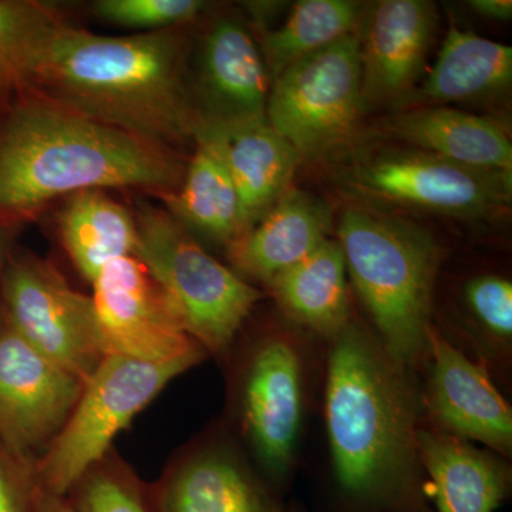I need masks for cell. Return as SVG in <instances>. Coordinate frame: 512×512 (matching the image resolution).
Masks as SVG:
<instances>
[{
  "label": "cell",
  "mask_w": 512,
  "mask_h": 512,
  "mask_svg": "<svg viewBox=\"0 0 512 512\" xmlns=\"http://www.w3.org/2000/svg\"><path fill=\"white\" fill-rule=\"evenodd\" d=\"M325 423L346 512H434L419 443L420 376L352 318L328 340Z\"/></svg>",
  "instance_id": "obj_1"
},
{
  "label": "cell",
  "mask_w": 512,
  "mask_h": 512,
  "mask_svg": "<svg viewBox=\"0 0 512 512\" xmlns=\"http://www.w3.org/2000/svg\"><path fill=\"white\" fill-rule=\"evenodd\" d=\"M184 170L173 150L77 113L36 90L0 99V229L63 195L104 188L173 194Z\"/></svg>",
  "instance_id": "obj_2"
},
{
  "label": "cell",
  "mask_w": 512,
  "mask_h": 512,
  "mask_svg": "<svg viewBox=\"0 0 512 512\" xmlns=\"http://www.w3.org/2000/svg\"><path fill=\"white\" fill-rule=\"evenodd\" d=\"M187 47L175 29L101 36L60 20L28 86L90 119L170 147L200 119L187 86Z\"/></svg>",
  "instance_id": "obj_3"
},
{
  "label": "cell",
  "mask_w": 512,
  "mask_h": 512,
  "mask_svg": "<svg viewBox=\"0 0 512 512\" xmlns=\"http://www.w3.org/2000/svg\"><path fill=\"white\" fill-rule=\"evenodd\" d=\"M338 242L369 328L420 376L429 359L427 333L444 256L440 242L420 225L359 204L343 211Z\"/></svg>",
  "instance_id": "obj_4"
},
{
  "label": "cell",
  "mask_w": 512,
  "mask_h": 512,
  "mask_svg": "<svg viewBox=\"0 0 512 512\" xmlns=\"http://www.w3.org/2000/svg\"><path fill=\"white\" fill-rule=\"evenodd\" d=\"M134 255L170 299L185 332L221 355L262 298L241 275L200 247L170 212L143 205Z\"/></svg>",
  "instance_id": "obj_5"
},
{
  "label": "cell",
  "mask_w": 512,
  "mask_h": 512,
  "mask_svg": "<svg viewBox=\"0 0 512 512\" xmlns=\"http://www.w3.org/2000/svg\"><path fill=\"white\" fill-rule=\"evenodd\" d=\"M191 367L187 363L104 357L84 382L72 414L32 473L36 487L67 497L80 478L100 464L117 434L171 380Z\"/></svg>",
  "instance_id": "obj_6"
},
{
  "label": "cell",
  "mask_w": 512,
  "mask_h": 512,
  "mask_svg": "<svg viewBox=\"0 0 512 512\" xmlns=\"http://www.w3.org/2000/svg\"><path fill=\"white\" fill-rule=\"evenodd\" d=\"M303 333L293 326L262 335L238 377L242 433L275 484L292 476L311 397L313 348Z\"/></svg>",
  "instance_id": "obj_7"
},
{
  "label": "cell",
  "mask_w": 512,
  "mask_h": 512,
  "mask_svg": "<svg viewBox=\"0 0 512 512\" xmlns=\"http://www.w3.org/2000/svg\"><path fill=\"white\" fill-rule=\"evenodd\" d=\"M359 205H392L461 220L505 210L512 175L473 170L419 148H382L357 154L339 174Z\"/></svg>",
  "instance_id": "obj_8"
},
{
  "label": "cell",
  "mask_w": 512,
  "mask_h": 512,
  "mask_svg": "<svg viewBox=\"0 0 512 512\" xmlns=\"http://www.w3.org/2000/svg\"><path fill=\"white\" fill-rule=\"evenodd\" d=\"M365 107L360 39L350 33L274 80L265 119L301 160H312L348 141Z\"/></svg>",
  "instance_id": "obj_9"
},
{
  "label": "cell",
  "mask_w": 512,
  "mask_h": 512,
  "mask_svg": "<svg viewBox=\"0 0 512 512\" xmlns=\"http://www.w3.org/2000/svg\"><path fill=\"white\" fill-rule=\"evenodd\" d=\"M0 288L6 325L40 355L86 382L104 359L92 298L28 254L8 252Z\"/></svg>",
  "instance_id": "obj_10"
},
{
  "label": "cell",
  "mask_w": 512,
  "mask_h": 512,
  "mask_svg": "<svg viewBox=\"0 0 512 512\" xmlns=\"http://www.w3.org/2000/svg\"><path fill=\"white\" fill-rule=\"evenodd\" d=\"M104 357L195 366L207 352L185 332L170 299L136 256L107 265L93 281Z\"/></svg>",
  "instance_id": "obj_11"
},
{
  "label": "cell",
  "mask_w": 512,
  "mask_h": 512,
  "mask_svg": "<svg viewBox=\"0 0 512 512\" xmlns=\"http://www.w3.org/2000/svg\"><path fill=\"white\" fill-rule=\"evenodd\" d=\"M427 343L429 359L420 380L424 426L510 458L512 409L490 370L444 338L434 323Z\"/></svg>",
  "instance_id": "obj_12"
},
{
  "label": "cell",
  "mask_w": 512,
  "mask_h": 512,
  "mask_svg": "<svg viewBox=\"0 0 512 512\" xmlns=\"http://www.w3.org/2000/svg\"><path fill=\"white\" fill-rule=\"evenodd\" d=\"M8 325L0 329V443L19 466L63 429L83 390ZM23 467V466H22ZM26 468V467H25Z\"/></svg>",
  "instance_id": "obj_13"
},
{
  "label": "cell",
  "mask_w": 512,
  "mask_h": 512,
  "mask_svg": "<svg viewBox=\"0 0 512 512\" xmlns=\"http://www.w3.org/2000/svg\"><path fill=\"white\" fill-rule=\"evenodd\" d=\"M365 18L359 39L366 106H403L426 69L436 36V5L426 0H380Z\"/></svg>",
  "instance_id": "obj_14"
},
{
  "label": "cell",
  "mask_w": 512,
  "mask_h": 512,
  "mask_svg": "<svg viewBox=\"0 0 512 512\" xmlns=\"http://www.w3.org/2000/svg\"><path fill=\"white\" fill-rule=\"evenodd\" d=\"M200 124L235 126L265 120L269 76L248 29L220 19L202 40Z\"/></svg>",
  "instance_id": "obj_15"
},
{
  "label": "cell",
  "mask_w": 512,
  "mask_h": 512,
  "mask_svg": "<svg viewBox=\"0 0 512 512\" xmlns=\"http://www.w3.org/2000/svg\"><path fill=\"white\" fill-rule=\"evenodd\" d=\"M417 443L434 512H495L510 497L507 458L424 424Z\"/></svg>",
  "instance_id": "obj_16"
},
{
  "label": "cell",
  "mask_w": 512,
  "mask_h": 512,
  "mask_svg": "<svg viewBox=\"0 0 512 512\" xmlns=\"http://www.w3.org/2000/svg\"><path fill=\"white\" fill-rule=\"evenodd\" d=\"M158 512H282L278 498L225 447L185 458L151 493Z\"/></svg>",
  "instance_id": "obj_17"
},
{
  "label": "cell",
  "mask_w": 512,
  "mask_h": 512,
  "mask_svg": "<svg viewBox=\"0 0 512 512\" xmlns=\"http://www.w3.org/2000/svg\"><path fill=\"white\" fill-rule=\"evenodd\" d=\"M332 218L325 202L286 191L247 234L229 247L237 274L269 285L328 241Z\"/></svg>",
  "instance_id": "obj_18"
},
{
  "label": "cell",
  "mask_w": 512,
  "mask_h": 512,
  "mask_svg": "<svg viewBox=\"0 0 512 512\" xmlns=\"http://www.w3.org/2000/svg\"><path fill=\"white\" fill-rule=\"evenodd\" d=\"M198 126L207 128L220 146L238 192L245 235L288 191L301 158L266 119L235 126Z\"/></svg>",
  "instance_id": "obj_19"
},
{
  "label": "cell",
  "mask_w": 512,
  "mask_h": 512,
  "mask_svg": "<svg viewBox=\"0 0 512 512\" xmlns=\"http://www.w3.org/2000/svg\"><path fill=\"white\" fill-rule=\"evenodd\" d=\"M386 133L463 167L512 175L510 137L488 117L446 106L416 107L390 117Z\"/></svg>",
  "instance_id": "obj_20"
},
{
  "label": "cell",
  "mask_w": 512,
  "mask_h": 512,
  "mask_svg": "<svg viewBox=\"0 0 512 512\" xmlns=\"http://www.w3.org/2000/svg\"><path fill=\"white\" fill-rule=\"evenodd\" d=\"M268 286L288 322L308 335L332 339L353 318L348 271L338 239L323 242Z\"/></svg>",
  "instance_id": "obj_21"
},
{
  "label": "cell",
  "mask_w": 512,
  "mask_h": 512,
  "mask_svg": "<svg viewBox=\"0 0 512 512\" xmlns=\"http://www.w3.org/2000/svg\"><path fill=\"white\" fill-rule=\"evenodd\" d=\"M511 80L510 46L451 26L426 80L403 106L416 109L484 99L510 89Z\"/></svg>",
  "instance_id": "obj_22"
},
{
  "label": "cell",
  "mask_w": 512,
  "mask_h": 512,
  "mask_svg": "<svg viewBox=\"0 0 512 512\" xmlns=\"http://www.w3.org/2000/svg\"><path fill=\"white\" fill-rule=\"evenodd\" d=\"M194 140L195 153L180 187L164 200L181 227L229 248L242 237L238 192L210 131L198 126Z\"/></svg>",
  "instance_id": "obj_23"
},
{
  "label": "cell",
  "mask_w": 512,
  "mask_h": 512,
  "mask_svg": "<svg viewBox=\"0 0 512 512\" xmlns=\"http://www.w3.org/2000/svg\"><path fill=\"white\" fill-rule=\"evenodd\" d=\"M60 234L80 274L92 282L116 259L134 255L136 218L104 191L70 195L59 218Z\"/></svg>",
  "instance_id": "obj_24"
},
{
  "label": "cell",
  "mask_w": 512,
  "mask_h": 512,
  "mask_svg": "<svg viewBox=\"0 0 512 512\" xmlns=\"http://www.w3.org/2000/svg\"><path fill=\"white\" fill-rule=\"evenodd\" d=\"M360 3L352 0H301L281 28L262 39L269 79L274 82L293 63L355 33Z\"/></svg>",
  "instance_id": "obj_25"
},
{
  "label": "cell",
  "mask_w": 512,
  "mask_h": 512,
  "mask_svg": "<svg viewBox=\"0 0 512 512\" xmlns=\"http://www.w3.org/2000/svg\"><path fill=\"white\" fill-rule=\"evenodd\" d=\"M466 313L458 349L495 372L507 370L512 352V282L503 275L471 276L461 289Z\"/></svg>",
  "instance_id": "obj_26"
},
{
  "label": "cell",
  "mask_w": 512,
  "mask_h": 512,
  "mask_svg": "<svg viewBox=\"0 0 512 512\" xmlns=\"http://www.w3.org/2000/svg\"><path fill=\"white\" fill-rule=\"evenodd\" d=\"M60 20L47 3L0 0V99L28 86L43 43Z\"/></svg>",
  "instance_id": "obj_27"
},
{
  "label": "cell",
  "mask_w": 512,
  "mask_h": 512,
  "mask_svg": "<svg viewBox=\"0 0 512 512\" xmlns=\"http://www.w3.org/2000/svg\"><path fill=\"white\" fill-rule=\"evenodd\" d=\"M76 512H158L153 495L120 468L94 466L67 494Z\"/></svg>",
  "instance_id": "obj_28"
},
{
  "label": "cell",
  "mask_w": 512,
  "mask_h": 512,
  "mask_svg": "<svg viewBox=\"0 0 512 512\" xmlns=\"http://www.w3.org/2000/svg\"><path fill=\"white\" fill-rule=\"evenodd\" d=\"M204 8L200 0H99L93 5L106 22L147 32L175 29L197 18Z\"/></svg>",
  "instance_id": "obj_29"
},
{
  "label": "cell",
  "mask_w": 512,
  "mask_h": 512,
  "mask_svg": "<svg viewBox=\"0 0 512 512\" xmlns=\"http://www.w3.org/2000/svg\"><path fill=\"white\" fill-rule=\"evenodd\" d=\"M35 481L0 448V512H32Z\"/></svg>",
  "instance_id": "obj_30"
},
{
  "label": "cell",
  "mask_w": 512,
  "mask_h": 512,
  "mask_svg": "<svg viewBox=\"0 0 512 512\" xmlns=\"http://www.w3.org/2000/svg\"><path fill=\"white\" fill-rule=\"evenodd\" d=\"M468 5L483 18L501 20V22H507L512 18L511 0H471Z\"/></svg>",
  "instance_id": "obj_31"
},
{
  "label": "cell",
  "mask_w": 512,
  "mask_h": 512,
  "mask_svg": "<svg viewBox=\"0 0 512 512\" xmlns=\"http://www.w3.org/2000/svg\"><path fill=\"white\" fill-rule=\"evenodd\" d=\"M32 512H76L67 500V497H59L40 490L35 485L33 493Z\"/></svg>",
  "instance_id": "obj_32"
},
{
  "label": "cell",
  "mask_w": 512,
  "mask_h": 512,
  "mask_svg": "<svg viewBox=\"0 0 512 512\" xmlns=\"http://www.w3.org/2000/svg\"><path fill=\"white\" fill-rule=\"evenodd\" d=\"M5 231H0V276H2L3 266H5L6 256H8V248L3 241Z\"/></svg>",
  "instance_id": "obj_33"
},
{
  "label": "cell",
  "mask_w": 512,
  "mask_h": 512,
  "mask_svg": "<svg viewBox=\"0 0 512 512\" xmlns=\"http://www.w3.org/2000/svg\"><path fill=\"white\" fill-rule=\"evenodd\" d=\"M282 512H302V511L299 510V508L288 507V508H284V510H282Z\"/></svg>",
  "instance_id": "obj_34"
},
{
  "label": "cell",
  "mask_w": 512,
  "mask_h": 512,
  "mask_svg": "<svg viewBox=\"0 0 512 512\" xmlns=\"http://www.w3.org/2000/svg\"><path fill=\"white\" fill-rule=\"evenodd\" d=\"M0 231H2V229H0Z\"/></svg>",
  "instance_id": "obj_35"
}]
</instances>
